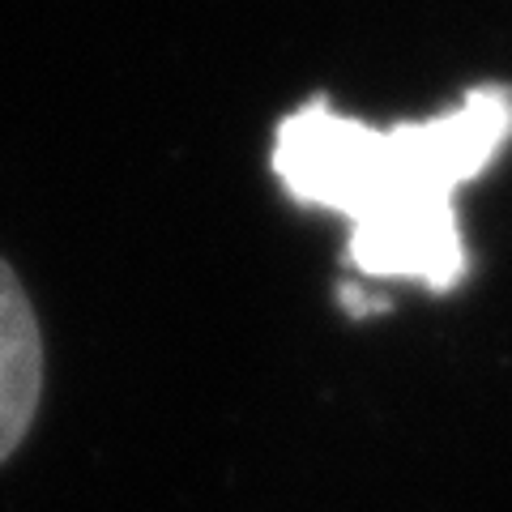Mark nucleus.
Wrapping results in <instances>:
<instances>
[{
    "instance_id": "obj_1",
    "label": "nucleus",
    "mask_w": 512,
    "mask_h": 512,
    "mask_svg": "<svg viewBox=\"0 0 512 512\" xmlns=\"http://www.w3.org/2000/svg\"><path fill=\"white\" fill-rule=\"evenodd\" d=\"M512 141V86L483 82L453 111L393 128L333 111L316 94L274 128L282 192L303 210L350 222L346 265L363 286L410 282L453 295L470 274L457 188L478 180Z\"/></svg>"
},
{
    "instance_id": "obj_2",
    "label": "nucleus",
    "mask_w": 512,
    "mask_h": 512,
    "mask_svg": "<svg viewBox=\"0 0 512 512\" xmlns=\"http://www.w3.org/2000/svg\"><path fill=\"white\" fill-rule=\"evenodd\" d=\"M43 393V342L18 274L0 261V461L26 440Z\"/></svg>"
},
{
    "instance_id": "obj_3",
    "label": "nucleus",
    "mask_w": 512,
    "mask_h": 512,
    "mask_svg": "<svg viewBox=\"0 0 512 512\" xmlns=\"http://www.w3.org/2000/svg\"><path fill=\"white\" fill-rule=\"evenodd\" d=\"M338 299H342V308H346L350 316H372V312H384V308H389V299L376 295V286H363L359 278L342 282Z\"/></svg>"
}]
</instances>
